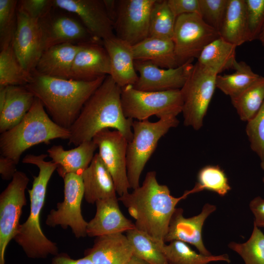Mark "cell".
I'll use <instances>...</instances> for the list:
<instances>
[{"label": "cell", "mask_w": 264, "mask_h": 264, "mask_svg": "<svg viewBox=\"0 0 264 264\" xmlns=\"http://www.w3.org/2000/svg\"><path fill=\"white\" fill-rule=\"evenodd\" d=\"M193 193L191 189L180 197H173L167 185L158 182L156 172L150 171L141 186L120 196L118 200L135 220V228L148 235L161 249L176 205Z\"/></svg>", "instance_id": "cell-1"}, {"label": "cell", "mask_w": 264, "mask_h": 264, "mask_svg": "<svg viewBox=\"0 0 264 264\" xmlns=\"http://www.w3.org/2000/svg\"><path fill=\"white\" fill-rule=\"evenodd\" d=\"M121 88L108 75L84 105L79 116L69 129L68 144L77 146L92 140L99 132L113 128L129 142L132 139L133 120L123 113Z\"/></svg>", "instance_id": "cell-2"}, {"label": "cell", "mask_w": 264, "mask_h": 264, "mask_svg": "<svg viewBox=\"0 0 264 264\" xmlns=\"http://www.w3.org/2000/svg\"><path fill=\"white\" fill-rule=\"evenodd\" d=\"M106 76L84 81L52 77L34 72L31 81L24 87L41 102L56 124L69 130L85 104Z\"/></svg>", "instance_id": "cell-3"}, {"label": "cell", "mask_w": 264, "mask_h": 264, "mask_svg": "<svg viewBox=\"0 0 264 264\" xmlns=\"http://www.w3.org/2000/svg\"><path fill=\"white\" fill-rule=\"evenodd\" d=\"M47 154H28L22 159L23 163L38 167V175L33 176L31 189L28 190L30 207L27 220L19 226L13 239L31 259H44L58 253L57 244L49 240L43 233L40 224V216L44 206L49 181L57 165L52 160L46 161Z\"/></svg>", "instance_id": "cell-4"}, {"label": "cell", "mask_w": 264, "mask_h": 264, "mask_svg": "<svg viewBox=\"0 0 264 264\" xmlns=\"http://www.w3.org/2000/svg\"><path fill=\"white\" fill-rule=\"evenodd\" d=\"M69 130L56 124L41 102L35 101L24 117L16 126L0 134V155L18 164L22 154L28 149L41 143L49 144L55 139L68 140Z\"/></svg>", "instance_id": "cell-5"}, {"label": "cell", "mask_w": 264, "mask_h": 264, "mask_svg": "<svg viewBox=\"0 0 264 264\" xmlns=\"http://www.w3.org/2000/svg\"><path fill=\"white\" fill-rule=\"evenodd\" d=\"M178 124L176 117L162 118L154 122L148 119L133 120L132 137L128 142L127 150V176L130 188L133 190L140 186L142 172L158 142L171 128Z\"/></svg>", "instance_id": "cell-6"}, {"label": "cell", "mask_w": 264, "mask_h": 264, "mask_svg": "<svg viewBox=\"0 0 264 264\" xmlns=\"http://www.w3.org/2000/svg\"><path fill=\"white\" fill-rule=\"evenodd\" d=\"M121 99L125 116L138 121L154 115L159 119L176 117L183 107L180 89L146 91L129 85L121 88Z\"/></svg>", "instance_id": "cell-7"}, {"label": "cell", "mask_w": 264, "mask_h": 264, "mask_svg": "<svg viewBox=\"0 0 264 264\" xmlns=\"http://www.w3.org/2000/svg\"><path fill=\"white\" fill-rule=\"evenodd\" d=\"M218 74L197 62L180 89L183 101L184 124L199 130L216 88Z\"/></svg>", "instance_id": "cell-8"}, {"label": "cell", "mask_w": 264, "mask_h": 264, "mask_svg": "<svg viewBox=\"0 0 264 264\" xmlns=\"http://www.w3.org/2000/svg\"><path fill=\"white\" fill-rule=\"evenodd\" d=\"M220 37L219 32L207 24L198 14L178 16L173 42L178 66L192 63L207 45Z\"/></svg>", "instance_id": "cell-9"}, {"label": "cell", "mask_w": 264, "mask_h": 264, "mask_svg": "<svg viewBox=\"0 0 264 264\" xmlns=\"http://www.w3.org/2000/svg\"><path fill=\"white\" fill-rule=\"evenodd\" d=\"M63 178L64 200L57 204L56 209L51 210L47 216L46 224L51 227L60 226L64 229L69 227L76 238L85 237L88 222L84 220L81 211L84 196L82 176L68 174Z\"/></svg>", "instance_id": "cell-10"}, {"label": "cell", "mask_w": 264, "mask_h": 264, "mask_svg": "<svg viewBox=\"0 0 264 264\" xmlns=\"http://www.w3.org/2000/svg\"><path fill=\"white\" fill-rule=\"evenodd\" d=\"M29 181L24 173L17 171L0 195V264H5L7 246L20 224L22 208L27 203L25 192Z\"/></svg>", "instance_id": "cell-11"}, {"label": "cell", "mask_w": 264, "mask_h": 264, "mask_svg": "<svg viewBox=\"0 0 264 264\" xmlns=\"http://www.w3.org/2000/svg\"><path fill=\"white\" fill-rule=\"evenodd\" d=\"M98 153L110 173L116 193L120 197L130 189L127 170V150L128 141L118 131L101 130L93 137Z\"/></svg>", "instance_id": "cell-12"}, {"label": "cell", "mask_w": 264, "mask_h": 264, "mask_svg": "<svg viewBox=\"0 0 264 264\" xmlns=\"http://www.w3.org/2000/svg\"><path fill=\"white\" fill-rule=\"evenodd\" d=\"M155 0H117L115 35L132 45L148 37L150 14Z\"/></svg>", "instance_id": "cell-13"}, {"label": "cell", "mask_w": 264, "mask_h": 264, "mask_svg": "<svg viewBox=\"0 0 264 264\" xmlns=\"http://www.w3.org/2000/svg\"><path fill=\"white\" fill-rule=\"evenodd\" d=\"M52 10L39 21L44 51L64 43H103L94 38L81 22L72 15L54 13Z\"/></svg>", "instance_id": "cell-14"}, {"label": "cell", "mask_w": 264, "mask_h": 264, "mask_svg": "<svg viewBox=\"0 0 264 264\" xmlns=\"http://www.w3.org/2000/svg\"><path fill=\"white\" fill-rule=\"evenodd\" d=\"M54 7L77 16L92 36L103 40L115 35L113 23L109 17L103 0H53Z\"/></svg>", "instance_id": "cell-15"}, {"label": "cell", "mask_w": 264, "mask_h": 264, "mask_svg": "<svg viewBox=\"0 0 264 264\" xmlns=\"http://www.w3.org/2000/svg\"><path fill=\"white\" fill-rule=\"evenodd\" d=\"M138 79L133 87L140 90L160 91L180 89L194 65L187 63L174 68L160 67L149 61H135Z\"/></svg>", "instance_id": "cell-16"}, {"label": "cell", "mask_w": 264, "mask_h": 264, "mask_svg": "<svg viewBox=\"0 0 264 264\" xmlns=\"http://www.w3.org/2000/svg\"><path fill=\"white\" fill-rule=\"evenodd\" d=\"M17 27L11 45L22 66L33 73L44 52L39 21L17 11Z\"/></svg>", "instance_id": "cell-17"}, {"label": "cell", "mask_w": 264, "mask_h": 264, "mask_svg": "<svg viewBox=\"0 0 264 264\" xmlns=\"http://www.w3.org/2000/svg\"><path fill=\"white\" fill-rule=\"evenodd\" d=\"M216 208L215 205L206 203L199 214L186 218L182 208H176L169 222L165 242L180 241L195 246L203 255H211L203 243L202 229L206 219Z\"/></svg>", "instance_id": "cell-18"}, {"label": "cell", "mask_w": 264, "mask_h": 264, "mask_svg": "<svg viewBox=\"0 0 264 264\" xmlns=\"http://www.w3.org/2000/svg\"><path fill=\"white\" fill-rule=\"evenodd\" d=\"M110 73V60L103 43H88L84 44L76 54L70 79L89 81Z\"/></svg>", "instance_id": "cell-19"}, {"label": "cell", "mask_w": 264, "mask_h": 264, "mask_svg": "<svg viewBox=\"0 0 264 264\" xmlns=\"http://www.w3.org/2000/svg\"><path fill=\"white\" fill-rule=\"evenodd\" d=\"M116 197L99 200L95 203L94 217L88 222L87 235L97 237L105 235L127 232L135 226L122 214Z\"/></svg>", "instance_id": "cell-20"}, {"label": "cell", "mask_w": 264, "mask_h": 264, "mask_svg": "<svg viewBox=\"0 0 264 264\" xmlns=\"http://www.w3.org/2000/svg\"><path fill=\"white\" fill-rule=\"evenodd\" d=\"M35 97L24 86L0 87V132L16 126L31 108Z\"/></svg>", "instance_id": "cell-21"}, {"label": "cell", "mask_w": 264, "mask_h": 264, "mask_svg": "<svg viewBox=\"0 0 264 264\" xmlns=\"http://www.w3.org/2000/svg\"><path fill=\"white\" fill-rule=\"evenodd\" d=\"M110 60V76L120 88L133 86L138 79L132 45L115 35L103 41Z\"/></svg>", "instance_id": "cell-22"}, {"label": "cell", "mask_w": 264, "mask_h": 264, "mask_svg": "<svg viewBox=\"0 0 264 264\" xmlns=\"http://www.w3.org/2000/svg\"><path fill=\"white\" fill-rule=\"evenodd\" d=\"M85 256L94 264H125L133 256V250L126 235L118 233L96 237Z\"/></svg>", "instance_id": "cell-23"}, {"label": "cell", "mask_w": 264, "mask_h": 264, "mask_svg": "<svg viewBox=\"0 0 264 264\" xmlns=\"http://www.w3.org/2000/svg\"><path fill=\"white\" fill-rule=\"evenodd\" d=\"M97 148V145L91 140L68 150L64 149L62 145H53L47 152L48 156L56 164L59 176L63 178L68 174L82 176L91 162Z\"/></svg>", "instance_id": "cell-24"}, {"label": "cell", "mask_w": 264, "mask_h": 264, "mask_svg": "<svg viewBox=\"0 0 264 264\" xmlns=\"http://www.w3.org/2000/svg\"><path fill=\"white\" fill-rule=\"evenodd\" d=\"M84 44L64 43L50 47L42 53L34 72L70 79L74 60Z\"/></svg>", "instance_id": "cell-25"}, {"label": "cell", "mask_w": 264, "mask_h": 264, "mask_svg": "<svg viewBox=\"0 0 264 264\" xmlns=\"http://www.w3.org/2000/svg\"><path fill=\"white\" fill-rule=\"evenodd\" d=\"M86 201L94 204L99 200L116 197L112 177L98 153H96L82 175Z\"/></svg>", "instance_id": "cell-26"}, {"label": "cell", "mask_w": 264, "mask_h": 264, "mask_svg": "<svg viewBox=\"0 0 264 264\" xmlns=\"http://www.w3.org/2000/svg\"><path fill=\"white\" fill-rule=\"evenodd\" d=\"M132 49L135 61H149L163 68L178 66L172 40L149 36Z\"/></svg>", "instance_id": "cell-27"}, {"label": "cell", "mask_w": 264, "mask_h": 264, "mask_svg": "<svg viewBox=\"0 0 264 264\" xmlns=\"http://www.w3.org/2000/svg\"><path fill=\"white\" fill-rule=\"evenodd\" d=\"M219 33L236 46L249 42L245 0H228Z\"/></svg>", "instance_id": "cell-28"}, {"label": "cell", "mask_w": 264, "mask_h": 264, "mask_svg": "<svg viewBox=\"0 0 264 264\" xmlns=\"http://www.w3.org/2000/svg\"><path fill=\"white\" fill-rule=\"evenodd\" d=\"M236 47L220 37L204 48L197 62L219 75L225 70L233 69L237 62Z\"/></svg>", "instance_id": "cell-29"}, {"label": "cell", "mask_w": 264, "mask_h": 264, "mask_svg": "<svg viewBox=\"0 0 264 264\" xmlns=\"http://www.w3.org/2000/svg\"><path fill=\"white\" fill-rule=\"evenodd\" d=\"M233 69L235 72L232 74L218 75L216 82V88L230 98L241 94L260 77L243 61H237Z\"/></svg>", "instance_id": "cell-30"}, {"label": "cell", "mask_w": 264, "mask_h": 264, "mask_svg": "<svg viewBox=\"0 0 264 264\" xmlns=\"http://www.w3.org/2000/svg\"><path fill=\"white\" fill-rule=\"evenodd\" d=\"M161 250L169 264H208L213 262L222 261L230 263L231 260L227 254L206 256L197 253L186 242L173 241L165 244Z\"/></svg>", "instance_id": "cell-31"}, {"label": "cell", "mask_w": 264, "mask_h": 264, "mask_svg": "<svg viewBox=\"0 0 264 264\" xmlns=\"http://www.w3.org/2000/svg\"><path fill=\"white\" fill-rule=\"evenodd\" d=\"M32 79V74L21 65L11 44L0 50V87L25 86Z\"/></svg>", "instance_id": "cell-32"}, {"label": "cell", "mask_w": 264, "mask_h": 264, "mask_svg": "<svg viewBox=\"0 0 264 264\" xmlns=\"http://www.w3.org/2000/svg\"><path fill=\"white\" fill-rule=\"evenodd\" d=\"M231 100L240 119L246 122L250 120L264 102V76H260L255 82Z\"/></svg>", "instance_id": "cell-33"}, {"label": "cell", "mask_w": 264, "mask_h": 264, "mask_svg": "<svg viewBox=\"0 0 264 264\" xmlns=\"http://www.w3.org/2000/svg\"><path fill=\"white\" fill-rule=\"evenodd\" d=\"M133 256L149 264H169L161 249L146 233L136 228L126 232Z\"/></svg>", "instance_id": "cell-34"}, {"label": "cell", "mask_w": 264, "mask_h": 264, "mask_svg": "<svg viewBox=\"0 0 264 264\" xmlns=\"http://www.w3.org/2000/svg\"><path fill=\"white\" fill-rule=\"evenodd\" d=\"M176 19L167 0H156L150 14L149 36L173 41Z\"/></svg>", "instance_id": "cell-35"}, {"label": "cell", "mask_w": 264, "mask_h": 264, "mask_svg": "<svg viewBox=\"0 0 264 264\" xmlns=\"http://www.w3.org/2000/svg\"><path fill=\"white\" fill-rule=\"evenodd\" d=\"M228 247L239 254L245 264H264V234L254 223L252 234L246 242H231Z\"/></svg>", "instance_id": "cell-36"}, {"label": "cell", "mask_w": 264, "mask_h": 264, "mask_svg": "<svg viewBox=\"0 0 264 264\" xmlns=\"http://www.w3.org/2000/svg\"><path fill=\"white\" fill-rule=\"evenodd\" d=\"M198 185L202 191L207 190L224 196L231 188L224 171L218 165H207L202 168L197 176Z\"/></svg>", "instance_id": "cell-37"}, {"label": "cell", "mask_w": 264, "mask_h": 264, "mask_svg": "<svg viewBox=\"0 0 264 264\" xmlns=\"http://www.w3.org/2000/svg\"><path fill=\"white\" fill-rule=\"evenodd\" d=\"M18 0H0V50L9 46L17 27Z\"/></svg>", "instance_id": "cell-38"}, {"label": "cell", "mask_w": 264, "mask_h": 264, "mask_svg": "<svg viewBox=\"0 0 264 264\" xmlns=\"http://www.w3.org/2000/svg\"><path fill=\"white\" fill-rule=\"evenodd\" d=\"M245 131L250 148L259 156L264 171V102L256 115L247 122Z\"/></svg>", "instance_id": "cell-39"}, {"label": "cell", "mask_w": 264, "mask_h": 264, "mask_svg": "<svg viewBox=\"0 0 264 264\" xmlns=\"http://www.w3.org/2000/svg\"><path fill=\"white\" fill-rule=\"evenodd\" d=\"M228 0H198L200 15L209 26L219 32L224 18Z\"/></svg>", "instance_id": "cell-40"}, {"label": "cell", "mask_w": 264, "mask_h": 264, "mask_svg": "<svg viewBox=\"0 0 264 264\" xmlns=\"http://www.w3.org/2000/svg\"><path fill=\"white\" fill-rule=\"evenodd\" d=\"M248 41L258 39L264 25V0H245Z\"/></svg>", "instance_id": "cell-41"}, {"label": "cell", "mask_w": 264, "mask_h": 264, "mask_svg": "<svg viewBox=\"0 0 264 264\" xmlns=\"http://www.w3.org/2000/svg\"><path fill=\"white\" fill-rule=\"evenodd\" d=\"M54 8L52 0H18L17 11L29 18L39 21Z\"/></svg>", "instance_id": "cell-42"}, {"label": "cell", "mask_w": 264, "mask_h": 264, "mask_svg": "<svg viewBox=\"0 0 264 264\" xmlns=\"http://www.w3.org/2000/svg\"><path fill=\"white\" fill-rule=\"evenodd\" d=\"M167 2L176 18L186 14H197L200 15L198 0H167Z\"/></svg>", "instance_id": "cell-43"}, {"label": "cell", "mask_w": 264, "mask_h": 264, "mask_svg": "<svg viewBox=\"0 0 264 264\" xmlns=\"http://www.w3.org/2000/svg\"><path fill=\"white\" fill-rule=\"evenodd\" d=\"M249 208L254 216V223L259 228H264V198L255 197L250 202Z\"/></svg>", "instance_id": "cell-44"}, {"label": "cell", "mask_w": 264, "mask_h": 264, "mask_svg": "<svg viewBox=\"0 0 264 264\" xmlns=\"http://www.w3.org/2000/svg\"><path fill=\"white\" fill-rule=\"evenodd\" d=\"M17 164L12 159L7 157L0 156V174L2 179L12 180L16 173Z\"/></svg>", "instance_id": "cell-45"}, {"label": "cell", "mask_w": 264, "mask_h": 264, "mask_svg": "<svg viewBox=\"0 0 264 264\" xmlns=\"http://www.w3.org/2000/svg\"><path fill=\"white\" fill-rule=\"evenodd\" d=\"M51 264H94L88 257H84L74 260L66 253H58L54 256L51 261Z\"/></svg>", "instance_id": "cell-46"}, {"label": "cell", "mask_w": 264, "mask_h": 264, "mask_svg": "<svg viewBox=\"0 0 264 264\" xmlns=\"http://www.w3.org/2000/svg\"><path fill=\"white\" fill-rule=\"evenodd\" d=\"M107 14L112 21H114L117 5V0H103Z\"/></svg>", "instance_id": "cell-47"}, {"label": "cell", "mask_w": 264, "mask_h": 264, "mask_svg": "<svg viewBox=\"0 0 264 264\" xmlns=\"http://www.w3.org/2000/svg\"><path fill=\"white\" fill-rule=\"evenodd\" d=\"M125 264H149L133 256Z\"/></svg>", "instance_id": "cell-48"}, {"label": "cell", "mask_w": 264, "mask_h": 264, "mask_svg": "<svg viewBox=\"0 0 264 264\" xmlns=\"http://www.w3.org/2000/svg\"><path fill=\"white\" fill-rule=\"evenodd\" d=\"M258 39L260 41L262 45L264 46V25L260 34Z\"/></svg>", "instance_id": "cell-49"}, {"label": "cell", "mask_w": 264, "mask_h": 264, "mask_svg": "<svg viewBox=\"0 0 264 264\" xmlns=\"http://www.w3.org/2000/svg\"><path fill=\"white\" fill-rule=\"evenodd\" d=\"M262 180H263V182L264 183V177H263Z\"/></svg>", "instance_id": "cell-50"}]
</instances>
